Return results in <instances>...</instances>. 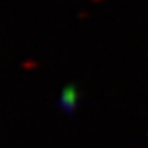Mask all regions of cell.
Masks as SVG:
<instances>
[{
    "label": "cell",
    "instance_id": "6da1fadb",
    "mask_svg": "<svg viewBox=\"0 0 148 148\" xmlns=\"http://www.w3.org/2000/svg\"><path fill=\"white\" fill-rule=\"evenodd\" d=\"M77 104H79V91H77V87H74V85L65 87L58 98L60 109L63 112H66V114H74L77 109Z\"/></svg>",
    "mask_w": 148,
    "mask_h": 148
}]
</instances>
